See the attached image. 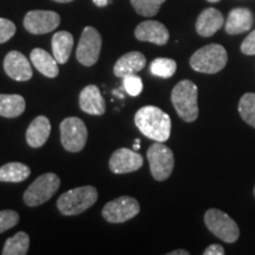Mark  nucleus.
Returning a JSON list of instances; mask_svg holds the SVG:
<instances>
[{
	"instance_id": "1",
	"label": "nucleus",
	"mask_w": 255,
	"mask_h": 255,
	"mask_svg": "<svg viewBox=\"0 0 255 255\" xmlns=\"http://www.w3.org/2000/svg\"><path fill=\"white\" fill-rule=\"evenodd\" d=\"M135 124L143 135L156 142H165L170 137V117L154 105H146L138 109L135 115Z\"/></svg>"
},
{
	"instance_id": "2",
	"label": "nucleus",
	"mask_w": 255,
	"mask_h": 255,
	"mask_svg": "<svg viewBox=\"0 0 255 255\" xmlns=\"http://www.w3.org/2000/svg\"><path fill=\"white\" fill-rule=\"evenodd\" d=\"M171 103L178 116L184 122H194L199 117L197 105V87L195 83L188 79L181 81L171 91Z\"/></svg>"
},
{
	"instance_id": "3",
	"label": "nucleus",
	"mask_w": 255,
	"mask_h": 255,
	"mask_svg": "<svg viewBox=\"0 0 255 255\" xmlns=\"http://www.w3.org/2000/svg\"><path fill=\"white\" fill-rule=\"evenodd\" d=\"M97 199L98 191L95 187H78L62 194L57 201V207L63 215H78L94 206Z\"/></svg>"
},
{
	"instance_id": "4",
	"label": "nucleus",
	"mask_w": 255,
	"mask_h": 255,
	"mask_svg": "<svg viewBox=\"0 0 255 255\" xmlns=\"http://www.w3.org/2000/svg\"><path fill=\"white\" fill-rule=\"evenodd\" d=\"M228 55L225 47L220 44H209L201 47L190 57L189 64L194 71L201 73H218L225 69Z\"/></svg>"
},
{
	"instance_id": "5",
	"label": "nucleus",
	"mask_w": 255,
	"mask_h": 255,
	"mask_svg": "<svg viewBox=\"0 0 255 255\" xmlns=\"http://www.w3.org/2000/svg\"><path fill=\"white\" fill-rule=\"evenodd\" d=\"M60 187V178L53 173L40 175L32 182L24 193V202L28 207H38L56 194Z\"/></svg>"
},
{
	"instance_id": "6",
	"label": "nucleus",
	"mask_w": 255,
	"mask_h": 255,
	"mask_svg": "<svg viewBox=\"0 0 255 255\" xmlns=\"http://www.w3.org/2000/svg\"><path fill=\"white\" fill-rule=\"evenodd\" d=\"M205 223L216 238L220 240L233 244L240 237V229L237 222L222 210L212 208L207 210L205 214Z\"/></svg>"
},
{
	"instance_id": "7",
	"label": "nucleus",
	"mask_w": 255,
	"mask_h": 255,
	"mask_svg": "<svg viewBox=\"0 0 255 255\" xmlns=\"http://www.w3.org/2000/svg\"><path fill=\"white\" fill-rule=\"evenodd\" d=\"M149 165L152 177L156 181H165L173 173L175 165L174 154L171 149L163 144V142H156L149 146L146 151Z\"/></svg>"
},
{
	"instance_id": "8",
	"label": "nucleus",
	"mask_w": 255,
	"mask_h": 255,
	"mask_svg": "<svg viewBox=\"0 0 255 255\" xmlns=\"http://www.w3.org/2000/svg\"><path fill=\"white\" fill-rule=\"evenodd\" d=\"M88 141V129L78 117H68L60 123V142L65 150L78 152L84 149Z\"/></svg>"
},
{
	"instance_id": "9",
	"label": "nucleus",
	"mask_w": 255,
	"mask_h": 255,
	"mask_svg": "<svg viewBox=\"0 0 255 255\" xmlns=\"http://www.w3.org/2000/svg\"><path fill=\"white\" fill-rule=\"evenodd\" d=\"M102 37L100 32L92 26H87L83 30L79 39L76 57L84 66H92L97 63L101 55Z\"/></svg>"
},
{
	"instance_id": "10",
	"label": "nucleus",
	"mask_w": 255,
	"mask_h": 255,
	"mask_svg": "<svg viewBox=\"0 0 255 255\" xmlns=\"http://www.w3.org/2000/svg\"><path fill=\"white\" fill-rule=\"evenodd\" d=\"M138 201L130 196H121L108 202L102 210L103 218L110 223L129 221L139 213Z\"/></svg>"
},
{
	"instance_id": "11",
	"label": "nucleus",
	"mask_w": 255,
	"mask_h": 255,
	"mask_svg": "<svg viewBox=\"0 0 255 255\" xmlns=\"http://www.w3.org/2000/svg\"><path fill=\"white\" fill-rule=\"evenodd\" d=\"M60 24V17L53 11L34 9L27 12L24 18V27L32 34H45L56 30Z\"/></svg>"
},
{
	"instance_id": "12",
	"label": "nucleus",
	"mask_w": 255,
	"mask_h": 255,
	"mask_svg": "<svg viewBox=\"0 0 255 255\" xmlns=\"http://www.w3.org/2000/svg\"><path fill=\"white\" fill-rule=\"evenodd\" d=\"M143 162H144L143 156L137 151L130 150L128 148H121L111 155L109 167L114 174H128L141 169Z\"/></svg>"
},
{
	"instance_id": "13",
	"label": "nucleus",
	"mask_w": 255,
	"mask_h": 255,
	"mask_svg": "<svg viewBox=\"0 0 255 255\" xmlns=\"http://www.w3.org/2000/svg\"><path fill=\"white\" fill-rule=\"evenodd\" d=\"M4 70L9 78L17 82H26L32 77L31 64L23 53L11 51L4 59Z\"/></svg>"
},
{
	"instance_id": "14",
	"label": "nucleus",
	"mask_w": 255,
	"mask_h": 255,
	"mask_svg": "<svg viewBox=\"0 0 255 255\" xmlns=\"http://www.w3.org/2000/svg\"><path fill=\"white\" fill-rule=\"evenodd\" d=\"M135 37L141 41H149L156 45H165L169 40V31L159 21L145 20L136 27Z\"/></svg>"
},
{
	"instance_id": "15",
	"label": "nucleus",
	"mask_w": 255,
	"mask_h": 255,
	"mask_svg": "<svg viewBox=\"0 0 255 255\" xmlns=\"http://www.w3.org/2000/svg\"><path fill=\"white\" fill-rule=\"evenodd\" d=\"M79 107L89 115H94V116L103 115L107 110V105H105L100 88L91 84L83 89L79 95Z\"/></svg>"
},
{
	"instance_id": "16",
	"label": "nucleus",
	"mask_w": 255,
	"mask_h": 255,
	"mask_svg": "<svg viewBox=\"0 0 255 255\" xmlns=\"http://www.w3.org/2000/svg\"><path fill=\"white\" fill-rule=\"evenodd\" d=\"M225 24V18L219 9L209 7L201 12L196 20V31L201 37H212Z\"/></svg>"
},
{
	"instance_id": "17",
	"label": "nucleus",
	"mask_w": 255,
	"mask_h": 255,
	"mask_svg": "<svg viewBox=\"0 0 255 255\" xmlns=\"http://www.w3.org/2000/svg\"><path fill=\"white\" fill-rule=\"evenodd\" d=\"M146 64L145 56L138 51H131L123 55L114 66V73L116 77L123 78L131 73H138L144 69Z\"/></svg>"
},
{
	"instance_id": "18",
	"label": "nucleus",
	"mask_w": 255,
	"mask_h": 255,
	"mask_svg": "<svg viewBox=\"0 0 255 255\" xmlns=\"http://www.w3.org/2000/svg\"><path fill=\"white\" fill-rule=\"evenodd\" d=\"M254 23L253 13L251 9L238 7L232 9L226 21V32L228 34H240L250 31Z\"/></svg>"
},
{
	"instance_id": "19",
	"label": "nucleus",
	"mask_w": 255,
	"mask_h": 255,
	"mask_svg": "<svg viewBox=\"0 0 255 255\" xmlns=\"http://www.w3.org/2000/svg\"><path fill=\"white\" fill-rule=\"evenodd\" d=\"M51 132V123L47 117L38 116L32 121L26 131V142L32 148H40L45 144Z\"/></svg>"
},
{
	"instance_id": "20",
	"label": "nucleus",
	"mask_w": 255,
	"mask_h": 255,
	"mask_svg": "<svg viewBox=\"0 0 255 255\" xmlns=\"http://www.w3.org/2000/svg\"><path fill=\"white\" fill-rule=\"evenodd\" d=\"M30 59L31 63L34 65V68H36L41 75L45 76V77L56 78L57 76H58V63H57L55 57L51 56L45 50L39 49V47L33 49L30 55Z\"/></svg>"
},
{
	"instance_id": "21",
	"label": "nucleus",
	"mask_w": 255,
	"mask_h": 255,
	"mask_svg": "<svg viewBox=\"0 0 255 255\" xmlns=\"http://www.w3.org/2000/svg\"><path fill=\"white\" fill-rule=\"evenodd\" d=\"M73 47V37L68 31H59L52 37L53 57L58 64L68 63Z\"/></svg>"
},
{
	"instance_id": "22",
	"label": "nucleus",
	"mask_w": 255,
	"mask_h": 255,
	"mask_svg": "<svg viewBox=\"0 0 255 255\" xmlns=\"http://www.w3.org/2000/svg\"><path fill=\"white\" fill-rule=\"evenodd\" d=\"M26 108V102L20 95H0V116L14 119L20 116Z\"/></svg>"
},
{
	"instance_id": "23",
	"label": "nucleus",
	"mask_w": 255,
	"mask_h": 255,
	"mask_svg": "<svg viewBox=\"0 0 255 255\" xmlns=\"http://www.w3.org/2000/svg\"><path fill=\"white\" fill-rule=\"evenodd\" d=\"M31 175V169L26 164L19 162H11L0 167V181L1 182L18 183L28 178Z\"/></svg>"
},
{
	"instance_id": "24",
	"label": "nucleus",
	"mask_w": 255,
	"mask_h": 255,
	"mask_svg": "<svg viewBox=\"0 0 255 255\" xmlns=\"http://www.w3.org/2000/svg\"><path fill=\"white\" fill-rule=\"evenodd\" d=\"M30 247V237L25 232H18L17 234L6 240L2 255H26Z\"/></svg>"
},
{
	"instance_id": "25",
	"label": "nucleus",
	"mask_w": 255,
	"mask_h": 255,
	"mask_svg": "<svg viewBox=\"0 0 255 255\" xmlns=\"http://www.w3.org/2000/svg\"><path fill=\"white\" fill-rule=\"evenodd\" d=\"M239 114L245 122L255 128V94L253 92L242 96L239 102Z\"/></svg>"
},
{
	"instance_id": "26",
	"label": "nucleus",
	"mask_w": 255,
	"mask_h": 255,
	"mask_svg": "<svg viewBox=\"0 0 255 255\" xmlns=\"http://www.w3.org/2000/svg\"><path fill=\"white\" fill-rule=\"evenodd\" d=\"M177 64L170 58H156L150 64V71L161 78H170L176 72Z\"/></svg>"
},
{
	"instance_id": "27",
	"label": "nucleus",
	"mask_w": 255,
	"mask_h": 255,
	"mask_svg": "<svg viewBox=\"0 0 255 255\" xmlns=\"http://www.w3.org/2000/svg\"><path fill=\"white\" fill-rule=\"evenodd\" d=\"M132 7L142 17H154L167 0H130Z\"/></svg>"
},
{
	"instance_id": "28",
	"label": "nucleus",
	"mask_w": 255,
	"mask_h": 255,
	"mask_svg": "<svg viewBox=\"0 0 255 255\" xmlns=\"http://www.w3.org/2000/svg\"><path fill=\"white\" fill-rule=\"evenodd\" d=\"M123 85L126 91L132 97L141 95L143 90V83L142 79L137 73H131V75H128L126 77H123Z\"/></svg>"
},
{
	"instance_id": "29",
	"label": "nucleus",
	"mask_w": 255,
	"mask_h": 255,
	"mask_svg": "<svg viewBox=\"0 0 255 255\" xmlns=\"http://www.w3.org/2000/svg\"><path fill=\"white\" fill-rule=\"evenodd\" d=\"M19 222V214L14 210H1L0 212V234L13 228Z\"/></svg>"
},
{
	"instance_id": "30",
	"label": "nucleus",
	"mask_w": 255,
	"mask_h": 255,
	"mask_svg": "<svg viewBox=\"0 0 255 255\" xmlns=\"http://www.w3.org/2000/svg\"><path fill=\"white\" fill-rule=\"evenodd\" d=\"M15 25L8 19L0 18V44L6 43L15 34Z\"/></svg>"
},
{
	"instance_id": "31",
	"label": "nucleus",
	"mask_w": 255,
	"mask_h": 255,
	"mask_svg": "<svg viewBox=\"0 0 255 255\" xmlns=\"http://www.w3.org/2000/svg\"><path fill=\"white\" fill-rule=\"evenodd\" d=\"M241 52L247 56L255 55V30L251 32L241 44Z\"/></svg>"
},
{
	"instance_id": "32",
	"label": "nucleus",
	"mask_w": 255,
	"mask_h": 255,
	"mask_svg": "<svg viewBox=\"0 0 255 255\" xmlns=\"http://www.w3.org/2000/svg\"><path fill=\"white\" fill-rule=\"evenodd\" d=\"M205 255H223L225 254V248H223L221 245L213 244L210 245L209 247L206 248V251L203 252Z\"/></svg>"
},
{
	"instance_id": "33",
	"label": "nucleus",
	"mask_w": 255,
	"mask_h": 255,
	"mask_svg": "<svg viewBox=\"0 0 255 255\" xmlns=\"http://www.w3.org/2000/svg\"><path fill=\"white\" fill-rule=\"evenodd\" d=\"M190 253L186 250H176V251H173L170 252V253H168V255H189Z\"/></svg>"
},
{
	"instance_id": "34",
	"label": "nucleus",
	"mask_w": 255,
	"mask_h": 255,
	"mask_svg": "<svg viewBox=\"0 0 255 255\" xmlns=\"http://www.w3.org/2000/svg\"><path fill=\"white\" fill-rule=\"evenodd\" d=\"M92 1H94V4L97 5L98 7H104V6L109 4V0H92Z\"/></svg>"
},
{
	"instance_id": "35",
	"label": "nucleus",
	"mask_w": 255,
	"mask_h": 255,
	"mask_svg": "<svg viewBox=\"0 0 255 255\" xmlns=\"http://www.w3.org/2000/svg\"><path fill=\"white\" fill-rule=\"evenodd\" d=\"M139 143H141V141H139L138 138L135 139V145H133V150L135 151H137L139 148H141V146H139Z\"/></svg>"
},
{
	"instance_id": "36",
	"label": "nucleus",
	"mask_w": 255,
	"mask_h": 255,
	"mask_svg": "<svg viewBox=\"0 0 255 255\" xmlns=\"http://www.w3.org/2000/svg\"><path fill=\"white\" fill-rule=\"evenodd\" d=\"M56 2H63V4H66V2H71L73 0H53Z\"/></svg>"
},
{
	"instance_id": "37",
	"label": "nucleus",
	"mask_w": 255,
	"mask_h": 255,
	"mask_svg": "<svg viewBox=\"0 0 255 255\" xmlns=\"http://www.w3.org/2000/svg\"><path fill=\"white\" fill-rule=\"evenodd\" d=\"M207 1H209V2H219L220 0H207Z\"/></svg>"
},
{
	"instance_id": "38",
	"label": "nucleus",
	"mask_w": 255,
	"mask_h": 255,
	"mask_svg": "<svg viewBox=\"0 0 255 255\" xmlns=\"http://www.w3.org/2000/svg\"><path fill=\"white\" fill-rule=\"evenodd\" d=\"M254 196H255V187H254Z\"/></svg>"
}]
</instances>
